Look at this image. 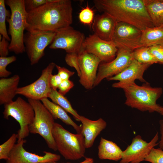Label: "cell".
I'll return each mask as SVG.
<instances>
[{"mask_svg": "<svg viewBox=\"0 0 163 163\" xmlns=\"http://www.w3.org/2000/svg\"><path fill=\"white\" fill-rule=\"evenodd\" d=\"M93 2L99 11L109 14L117 22L130 24L141 30L154 27L143 0H94Z\"/></svg>", "mask_w": 163, "mask_h": 163, "instance_id": "7a4b0ae2", "label": "cell"}, {"mask_svg": "<svg viewBox=\"0 0 163 163\" xmlns=\"http://www.w3.org/2000/svg\"><path fill=\"white\" fill-rule=\"evenodd\" d=\"M151 65L140 63L133 59L131 64L119 74L109 78L108 81L115 80L118 82L113 84V87L122 88L138 80L144 83L147 82L143 77L144 72Z\"/></svg>", "mask_w": 163, "mask_h": 163, "instance_id": "e0dca14e", "label": "cell"}, {"mask_svg": "<svg viewBox=\"0 0 163 163\" xmlns=\"http://www.w3.org/2000/svg\"><path fill=\"white\" fill-rule=\"evenodd\" d=\"M150 50L158 61L163 65V44L149 47Z\"/></svg>", "mask_w": 163, "mask_h": 163, "instance_id": "836d02e7", "label": "cell"}, {"mask_svg": "<svg viewBox=\"0 0 163 163\" xmlns=\"http://www.w3.org/2000/svg\"><path fill=\"white\" fill-rule=\"evenodd\" d=\"M51 0H24L25 9L28 12L45 4Z\"/></svg>", "mask_w": 163, "mask_h": 163, "instance_id": "d6a6232c", "label": "cell"}, {"mask_svg": "<svg viewBox=\"0 0 163 163\" xmlns=\"http://www.w3.org/2000/svg\"><path fill=\"white\" fill-rule=\"evenodd\" d=\"M154 27L163 26V0H143Z\"/></svg>", "mask_w": 163, "mask_h": 163, "instance_id": "cb8c5ba5", "label": "cell"}, {"mask_svg": "<svg viewBox=\"0 0 163 163\" xmlns=\"http://www.w3.org/2000/svg\"><path fill=\"white\" fill-rule=\"evenodd\" d=\"M41 101L54 119H59L66 124L72 126L77 133H81V126L74 122L63 108L50 101L48 98L43 99Z\"/></svg>", "mask_w": 163, "mask_h": 163, "instance_id": "7402d4cb", "label": "cell"}, {"mask_svg": "<svg viewBox=\"0 0 163 163\" xmlns=\"http://www.w3.org/2000/svg\"><path fill=\"white\" fill-rule=\"evenodd\" d=\"M48 98H49L53 102L59 105L67 112L72 114L76 121H80V115L73 108L66 97L59 93L57 90L52 89Z\"/></svg>", "mask_w": 163, "mask_h": 163, "instance_id": "d4e9b609", "label": "cell"}, {"mask_svg": "<svg viewBox=\"0 0 163 163\" xmlns=\"http://www.w3.org/2000/svg\"><path fill=\"white\" fill-rule=\"evenodd\" d=\"M56 64L50 63L43 69L40 77L36 81L27 85L18 88L17 94L23 95L28 99L41 101L48 98L52 91L50 79Z\"/></svg>", "mask_w": 163, "mask_h": 163, "instance_id": "30bf717a", "label": "cell"}, {"mask_svg": "<svg viewBox=\"0 0 163 163\" xmlns=\"http://www.w3.org/2000/svg\"><path fill=\"white\" fill-rule=\"evenodd\" d=\"M126 98L125 104L141 111L160 113L162 107L156 103L163 92L161 87H152L148 82L141 86L134 82L124 87Z\"/></svg>", "mask_w": 163, "mask_h": 163, "instance_id": "3957f363", "label": "cell"}, {"mask_svg": "<svg viewBox=\"0 0 163 163\" xmlns=\"http://www.w3.org/2000/svg\"><path fill=\"white\" fill-rule=\"evenodd\" d=\"M5 3L11 10V16L6 21L9 24L8 34L11 36L9 51L18 54L25 51L24 31L26 27L27 12L24 0H7Z\"/></svg>", "mask_w": 163, "mask_h": 163, "instance_id": "277c9868", "label": "cell"}, {"mask_svg": "<svg viewBox=\"0 0 163 163\" xmlns=\"http://www.w3.org/2000/svg\"><path fill=\"white\" fill-rule=\"evenodd\" d=\"M158 139V132L148 142L140 136H136L133 138L131 144L123 151L119 163H140L144 161L152 149L158 144L157 143Z\"/></svg>", "mask_w": 163, "mask_h": 163, "instance_id": "4fadbf2b", "label": "cell"}, {"mask_svg": "<svg viewBox=\"0 0 163 163\" xmlns=\"http://www.w3.org/2000/svg\"><path fill=\"white\" fill-rule=\"evenodd\" d=\"M160 130L161 134L160 140L159 142L158 145L159 148L163 150V120H161L159 121Z\"/></svg>", "mask_w": 163, "mask_h": 163, "instance_id": "f35d334b", "label": "cell"}, {"mask_svg": "<svg viewBox=\"0 0 163 163\" xmlns=\"http://www.w3.org/2000/svg\"><path fill=\"white\" fill-rule=\"evenodd\" d=\"M5 0H0V34L8 41H11L6 29V21L7 18L10 17L11 13L5 6Z\"/></svg>", "mask_w": 163, "mask_h": 163, "instance_id": "4316f807", "label": "cell"}, {"mask_svg": "<svg viewBox=\"0 0 163 163\" xmlns=\"http://www.w3.org/2000/svg\"><path fill=\"white\" fill-rule=\"evenodd\" d=\"M133 56L134 59L141 63L151 65L158 63L149 47L142 46L136 49L133 51Z\"/></svg>", "mask_w": 163, "mask_h": 163, "instance_id": "484cf974", "label": "cell"}, {"mask_svg": "<svg viewBox=\"0 0 163 163\" xmlns=\"http://www.w3.org/2000/svg\"><path fill=\"white\" fill-rule=\"evenodd\" d=\"M18 139L17 134H13L5 142L0 145V159L7 160Z\"/></svg>", "mask_w": 163, "mask_h": 163, "instance_id": "83f0119b", "label": "cell"}, {"mask_svg": "<svg viewBox=\"0 0 163 163\" xmlns=\"http://www.w3.org/2000/svg\"><path fill=\"white\" fill-rule=\"evenodd\" d=\"M67 163H70L67 162ZM79 163H94V159L91 158H86L85 159Z\"/></svg>", "mask_w": 163, "mask_h": 163, "instance_id": "ab89813d", "label": "cell"}, {"mask_svg": "<svg viewBox=\"0 0 163 163\" xmlns=\"http://www.w3.org/2000/svg\"><path fill=\"white\" fill-rule=\"evenodd\" d=\"M28 101L35 112L34 121L29 126L30 133L39 134L44 139L49 148L54 151L57 150L53 135L55 123L53 117L40 100L28 99Z\"/></svg>", "mask_w": 163, "mask_h": 163, "instance_id": "8992f818", "label": "cell"}, {"mask_svg": "<svg viewBox=\"0 0 163 163\" xmlns=\"http://www.w3.org/2000/svg\"><path fill=\"white\" fill-rule=\"evenodd\" d=\"M159 113L163 116V107H162Z\"/></svg>", "mask_w": 163, "mask_h": 163, "instance_id": "b9f144b4", "label": "cell"}, {"mask_svg": "<svg viewBox=\"0 0 163 163\" xmlns=\"http://www.w3.org/2000/svg\"><path fill=\"white\" fill-rule=\"evenodd\" d=\"M62 80L58 74L52 75L50 79V84L51 88L57 90Z\"/></svg>", "mask_w": 163, "mask_h": 163, "instance_id": "74e56055", "label": "cell"}, {"mask_svg": "<svg viewBox=\"0 0 163 163\" xmlns=\"http://www.w3.org/2000/svg\"><path fill=\"white\" fill-rule=\"evenodd\" d=\"M142 30L130 24L118 22L112 41L117 48H123L133 52L142 46L140 40Z\"/></svg>", "mask_w": 163, "mask_h": 163, "instance_id": "7c38bea8", "label": "cell"}, {"mask_svg": "<svg viewBox=\"0 0 163 163\" xmlns=\"http://www.w3.org/2000/svg\"></svg>", "mask_w": 163, "mask_h": 163, "instance_id": "7bdbcfd3", "label": "cell"}, {"mask_svg": "<svg viewBox=\"0 0 163 163\" xmlns=\"http://www.w3.org/2000/svg\"><path fill=\"white\" fill-rule=\"evenodd\" d=\"M117 56L111 61L101 62L97 71L94 87L104 79L116 75L127 68L134 59L133 52L123 48H118Z\"/></svg>", "mask_w": 163, "mask_h": 163, "instance_id": "8fae6325", "label": "cell"}, {"mask_svg": "<svg viewBox=\"0 0 163 163\" xmlns=\"http://www.w3.org/2000/svg\"><path fill=\"white\" fill-rule=\"evenodd\" d=\"M80 121L82 124L81 133L84 137L85 148H90L97 136L106 128L107 123L101 118L93 120L81 115Z\"/></svg>", "mask_w": 163, "mask_h": 163, "instance_id": "d6986e66", "label": "cell"}, {"mask_svg": "<svg viewBox=\"0 0 163 163\" xmlns=\"http://www.w3.org/2000/svg\"><path fill=\"white\" fill-rule=\"evenodd\" d=\"M5 38L2 37L0 39V57H7L9 54V46L10 43Z\"/></svg>", "mask_w": 163, "mask_h": 163, "instance_id": "8d00e7d4", "label": "cell"}, {"mask_svg": "<svg viewBox=\"0 0 163 163\" xmlns=\"http://www.w3.org/2000/svg\"><path fill=\"white\" fill-rule=\"evenodd\" d=\"M3 114L4 118L8 120L11 116L19 123L20 129L17 134V142L28 136L29 126L35 117L34 109L30 103L18 97L15 101L4 105Z\"/></svg>", "mask_w": 163, "mask_h": 163, "instance_id": "52a82bcc", "label": "cell"}, {"mask_svg": "<svg viewBox=\"0 0 163 163\" xmlns=\"http://www.w3.org/2000/svg\"><path fill=\"white\" fill-rule=\"evenodd\" d=\"M78 62L80 71L79 82L85 89H91L94 87L101 62L96 56L83 49L78 54Z\"/></svg>", "mask_w": 163, "mask_h": 163, "instance_id": "9a60e30c", "label": "cell"}, {"mask_svg": "<svg viewBox=\"0 0 163 163\" xmlns=\"http://www.w3.org/2000/svg\"><path fill=\"white\" fill-rule=\"evenodd\" d=\"M20 78L15 75L9 78L0 79V104H5L13 101L16 94Z\"/></svg>", "mask_w": 163, "mask_h": 163, "instance_id": "ffe728a7", "label": "cell"}, {"mask_svg": "<svg viewBox=\"0 0 163 163\" xmlns=\"http://www.w3.org/2000/svg\"><path fill=\"white\" fill-rule=\"evenodd\" d=\"M26 142L24 139L17 142L11 152L6 163H40L57 161L61 158L59 155L44 151V155L40 156L27 151L23 145Z\"/></svg>", "mask_w": 163, "mask_h": 163, "instance_id": "2e32d148", "label": "cell"}, {"mask_svg": "<svg viewBox=\"0 0 163 163\" xmlns=\"http://www.w3.org/2000/svg\"><path fill=\"white\" fill-rule=\"evenodd\" d=\"M72 7L70 0H51L27 12L26 30L30 32L52 31L70 26Z\"/></svg>", "mask_w": 163, "mask_h": 163, "instance_id": "6da1fadb", "label": "cell"}, {"mask_svg": "<svg viewBox=\"0 0 163 163\" xmlns=\"http://www.w3.org/2000/svg\"><path fill=\"white\" fill-rule=\"evenodd\" d=\"M58 71V75L60 77L62 80L69 79L70 77L72 76L75 72L70 71L64 67L56 65V67Z\"/></svg>", "mask_w": 163, "mask_h": 163, "instance_id": "d590c367", "label": "cell"}, {"mask_svg": "<svg viewBox=\"0 0 163 163\" xmlns=\"http://www.w3.org/2000/svg\"><path fill=\"white\" fill-rule=\"evenodd\" d=\"M16 57L12 56L8 57H0V77L6 78L11 74V72L6 69L7 66L11 63L15 61Z\"/></svg>", "mask_w": 163, "mask_h": 163, "instance_id": "f546056e", "label": "cell"}, {"mask_svg": "<svg viewBox=\"0 0 163 163\" xmlns=\"http://www.w3.org/2000/svg\"><path fill=\"white\" fill-rule=\"evenodd\" d=\"M74 86L73 82L69 79L62 80L58 88V91L64 96Z\"/></svg>", "mask_w": 163, "mask_h": 163, "instance_id": "e575fe53", "label": "cell"}, {"mask_svg": "<svg viewBox=\"0 0 163 163\" xmlns=\"http://www.w3.org/2000/svg\"><path fill=\"white\" fill-rule=\"evenodd\" d=\"M142 46L150 47L163 44V26L147 27L142 30Z\"/></svg>", "mask_w": 163, "mask_h": 163, "instance_id": "603a6c76", "label": "cell"}, {"mask_svg": "<svg viewBox=\"0 0 163 163\" xmlns=\"http://www.w3.org/2000/svg\"><path fill=\"white\" fill-rule=\"evenodd\" d=\"M94 17V11L88 6L82 9L78 15L79 21L81 23L90 26L92 25Z\"/></svg>", "mask_w": 163, "mask_h": 163, "instance_id": "f1b7e54d", "label": "cell"}, {"mask_svg": "<svg viewBox=\"0 0 163 163\" xmlns=\"http://www.w3.org/2000/svg\"><path fill=\"white\" fill-rule=\"evenodd\" d=\"M85 38L83 33L69 26L55 32V36L49 48L62 49L67 53L78 54L83 49Z\"/></svg>", "mask_w": 163, "mask_h": 163, "instance_id": "9c48e42d", "label": "cell"}, {"mask_svg": "<svg viewBox=\"0 0 163 163\" xmlns=\"http://www.w3.org/2000/svg\"><path fill=\"white\" fill-rule=\"evenodd\" d=\"M118 22L109 14L103 13L94 16L92 28L95 34L106 41H112L114 31Z\"/></svg>", "mask_w": 163, "mask_h": 163, "instance_id": "ac0fdd59", "label": "cell"}, {"mask_svg": "<svg viewBox=\"0 0 163 163\" xmlns=\"http://www.w3.org/2000/svg\"><path fill=\"white\" fill-rule=\"evenodd\" d=\"M53 135L57 150L66 159L77 160L84 156L86 148L82 133H72L55 122Z\"/></svg>", "mask_w": 163, "mask_h": 163, "instance_id": "5b68a950", "label": "cell"}, {"mask_svg": "<svg viewBox=\"0 0 163 163\" xmlns=\"http://www.w3.org/2000/svg\"><path fill=\"white\" fill-rule=\"evenodd\" d=\"M65 61L68 66L75 69L79 77L80 71L79 65L78 54L67 53L65 56Z\"/></svg>", "mask_w": 163, "mask_h": 163, "instance_id": "1f68e13d", "label": "cell"}, {"mask_svg": "<svg viewBox=\"0 0 163 163\" xmlns=\"http://www.w3.org/2000/svg\"><path fill=\"white\" fill-rule=\"evenodd\" d=\"M63 163V162L58 163V162H56V161H49V162H42V163Z\"/></svg>", "mask_w": 163, "mask_h": 163, "instance_id": "60d3db41", "label": "cell"}, {"mask_svg": "<svg viewBox=\"0 0 163 163\" xmlns=\"http://www.w3.org/2000/svg\"><path fill=\"white\" fill-rule=\"evenodd\" d=\"M83 48L88 53L97 57L102 63L109 62L114 59L118 50L113 41L103 40L94 34L85 38Z\"/></svg>", "mask_w": 163, "mask_h": 163, "instance_id": "5bb4252c", "label": "cell"}, {"mask_svg": "<svg viewBox=\"0 0 163 163\" xmlns=\"http://www.w3.org/2000/svg\"><path fill=\"white\" fill-rule=\"evenodd\" d=\"M55 32H27L24 34V43L25 51L30 64L38 63L44 55L46 48L52 43Z\"/></svg>", "mask_w": 163, "mask_h": 163, "instance_id": "ba28073f", "label": "cell"}, {"mask_svg": "<svg viewBox=\"0 0 163 163\" xmlns=\"http://www.w3.org/2000/svg\"><path fill=\"white\" fill-rule=\"evenodd\" d=\"M144 161L151 163H163V150L152 148Z\"/></svg>", "mask_w": 163, "mask_h": 163, "instance_id": "4dcf8cb0", "label": "cell"}, {"mask_svg": "<svg viewBox=\"0 0 163 163\" xmlns=\"http://www.w3.org/2000/svg\"><path fill=\"white\" fill-rule=\"evenodd\" d=\"M122 152L116 143L101 138L98 146V155L99 159L118 161L121 159Z\"/></svg>", "mask_w": 163, "mask_h": 163, "instance_id": "44dd1931", "label": "cell"}]
</instances>
